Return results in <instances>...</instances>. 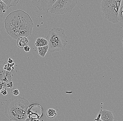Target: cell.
<instances>
[{
  "mask_svg": "<svg viewBox=\"0 0 123 121\" xmlns=\"http://www.w3.org/2000/svg\"><path fill=\"white\" fill-rule=\"evenodd\" d=\"M33 27V22L30 16L22 10L12 11L5 20V30L8 35L15 40L20 37L30 35Z\"/></svg>",
  "mask_w": 123,
  "mask_h": 121,
  "instance_id": "obj_1",
  "label": "cell"
},
{
  "mask_svg": "<svg viewBox=\"0 0 123 121\" xmlns=\"http://www.w3.org/2000/svg\"><path fill=\"white\" fill-rule=\"evenodd\" d=\"M30 106V103L25 98L18 96L12 97L6 103L5 115L10 121H27Z\"/></svg>",
  "mask_w": 123,
  "mask_h": 121,
  "instance_id": "obj_2",
  "label": "cell"
},
{
  "mask_svg": "<svg viewBox=\"0 0 123 121\" xmlns=\"http://www.w3.org/2000/svg\"><path fill=\"white\" fill-rule=\"evenodd\" d=\"M46 39L48 42V51L51 52L63 50L68 43L64 30L61 28H52Z\"/></svg>",
  "mask_w": 123,
  "mask_h": 121,
  "instance_id": "obj_3",
  "label": "cell"
},
{
  "mask_svg": "<svg viewBox=\"0 0 123 121\" xmlns=\"http://www.w3.org/2000/svg\"><path fill=\"white\" fill-rule=\"evenodd\" d=\"M123 0H102L101 4V11L104 17L111 23H119L118 14Z\"/></svg>",
  "mask_w": 123,
  "mask_h": 121,
  "instance_id": "obj_4",
  "label": "cell"
},
{
  "mask_svg": "<svg viewBox=\"0 0 123 121\" xmlns=\"http://www.w3.org/2000/svg\"><path fill=\"white\" fill-rule=\"evenodd\" d=\"M77 3V0H57L49 12L58 15L71 13Z\"/></svg>",
  "mask_w": 123,
  "mask_h": 121,
  "instance_id": "obj_5",
  "label": "cell"
},
{
  "mask_svg": "<svg viewBox=\"0 0 123 121\" xmlns=\"http://www.w3.org/2000/svg\"><path fill=\"white\" fill-rule=\"evenodd\" d=\"M57 0H32L31 3L40 11L48 13L50 8Z\"/></svg>",
  "mask_w": 123,
  "mask_h": 121,
  "instance_id": "obj_6",
  "label": "cell"
},
{
  "mask_svg": "<svg viewBox=\"0 0 123 121\" xmlns=\"http://www.w3.org/2000/svg\"><path fill=\"white\" fill-rule=\"evenodd\" d=\"M5 63L3 61H0V80L3 81L5 78H8L11 80L13 76V70L10 72H8L4 70L3 66Z\"/></svg>",
  "mask_w": 123,
  "mask_h": 121,
  "instance_id": "obj_7",
  "label": "cell"
},
{
  "mask_svg": "<svg viewBox=\"0 0 123 121\" xmlns=\"http://www.w3.org/2000/svg\"><path fill=\"white\" fill-rule=\"evenodd\" d=\"M100 113L101 121H113L115 118L113 113L110 111L104 109L100 111Z\"/></svg>",
  "mask_w": 123,
  "mask_h": 121,
  "instance_id": "obj_8",
  "label": "cell"
},
{
  "mask_svg": "<svg viewBox=\"0 0 123 121\" xmlns=\"http://www.w3.org/2000/svg\"><path fill=\"white\" fill-rule=\"evenodd\" d=\"M29 43V40L26 37H20L17 39V45L20 49H24L25 46H28Z\"/></svg>",
  "mask_w": 123,
  "mask_h": 121,
  "instance_id": "obj_9",
  "label": "cell"
},
{
  "mask_svg": "<svg viewBox=\"0 0 123 121\" xmlns=\"http://www.w3.org/2000/svg\"><path fill=\"white\" fill-rule=\"evenodd\" d=\"M35 45L37 47H41L48 45V42L46 39L42 37H38L36 40Z\"/></svg>",
  "mask_w": 123,
  "mask_h": 121,
  "instance_id": "obj_10",
  "label": "cell"
},
{
  "mask_svg": "<svg viewBox=\"0 0 123 121\" xmlns=\"http://www.w3.org/2000/svg\"><path fill=\"white\" fill-rule=\"evenodd\" d=\"M46 116L50 119H53L57 115V113L53 109H49L47 110L46 113Z\"/></svg>",
  "mask_w": 123,
  "mask_h": 121,
  "instance_id": "obj_11",
  "label": "cell"
},
{
  "mask_svg": "<svg viewBox=\"0 0 123 121\" xmlns=\"http://www.w3.org/2000/svg\"><path fill=\"white\" fill-rule=\"evenodd\" d=\"M48 45L45 46L37 47L38 55L42 57H44L48 51Z\"/></svg>",
  "mask_w": 123,
  "mask_h": 121,
  "instance_id": "obj_12",
  "label": "cell"
},
{
  "mask_svg": "<svg viewBox=\"0 0 123 121\" xmlns=\"http://www.w3.org/2000/svg\"><path fill=\"white\" fill-rule=\"evenodd\" d=\"M8 9L7 6L1 0H0V17H3Z\"/></svg>",
  "mask_w": 123,
  "mask_h": 121,
  "instance_id": "obj_13",
  "label": "cell"
},
{
  "mask_svg": "<svg viewBox=\"0 0 123 121\" xmlns=\"http://www.w3.org/2000/svg\"><path fill=\"white\" fill-rule=\"evenodd\" d=\"M9 8L11 7H15L19 3L20 0H1Z\"/></svg>",
  "mask_w": 123,
  "mask_h": 121,
  "instance_id": "obj_14",
  "label": "cell"
},
{
  "mask_svg": "<svg viewBox=\"0 0 123 121\" xmlns=\"http://www.w3.org/2000/svg\"><path fill=\"white\" fill-rule=\"evenodd\" d=\"M123 0H122L119 8L118 14V19L119 21L121 23L123 22Z\"/></svg>",
  "mask_w": 123,
  "mask_h": 121,
  "instance_id": "obj_15",
  "label": "cell"
},
{
  "mask_svg": "<svg viewBox=\"0 0 123 121\" xmlns=\"http://www.w3.org/2000/svg\"><path fill=\"white\" fill-rule=\"evenodd\" d=\"M15 65V63H5L3 66L4 70H6L8 72H10L13 70L14 69V65Z\"/></svg>",
  "mask_w": 123,
  "mask_h": 121,
  "instance_id": "obj_16",
  "label": "cell"
},
{
  "mask_svg": "<svg viewBox=\"0 0 123 121\" xmlns=\"http://www.w3.org/2000/svg\"><path fill=\"white\" fill-rule=\"evenodd\" d=\"M11 92L12 94H13L14 96L19 95V93H20L19 90L14 88H12L11 89Z\"/></svg>",
  "mask_w": 123,
  "mask_h": 121,
  "instance_id": "obj_17",
  "label": "cell"
},
{
  "mask_svg": "<svg viewBox=\"0 0 123 121\" xmlns=\"http://www.w3.org/2000/svg\"><path fill=\"white\" fill-rule=\"evenodd\" d=\"M7 88H12L13 86V83L12 81L7 82L6 84Z\"/></svg>",
  "mask_w": 123,
  "mask_h": 121,
  "instance_id": "obj_18",
  "label": "cell"
},
{
  "mask_svg": "<svg viewBox=\"0 0 123 121\" xmlns=\"http://www.w3.org/2000/svg\"><path fill=\"white\" fill-rule=\"evenodd\" d=\"M24 50L26 52H29L30 50V47L28 46H26L24 48Z\"/></svg>",
  "mask_w": 123,
  "mask_h": 121,
  "instance_id": "obj_19",
  "label": "cell"
},
{
  "mask_svg": "<svg viewBox=\"0 0 123 121\" xmlns=\"http://www.w3.org/2000/svg\"><path fill=\"white\" fill-rule=\"evenodd\" d=\"M0 93H1L3 95H6L7 94V92L6 89H4Z\"/></svg>",
  "mask_w": 123,
  "mask_h": 121,
  "instance_id": "obj_20",
  "label": "cell"
},
{
  "mask_svg": "<svg viewBox=\"0 0 123 121\" xmlns=\"http://www.w3.org/2000/svg\"><path fill=\"white\" fill-rule=\"evenodd\" d=\"M13 62V60H12L11 58H9L8 59V63H12Z\"/></svg>",
  "mask_w": 123,
  "mask_h": 121,
  "instance_id": "obj_21",
  "label": "cell"
},
{
  "mask_svg": "<svg viewBox=\"0 0 123 121\" xmlns=\"http://www.w3.org/2000/svg\"><path fill=\"white\" fill-rule=\"evenodd\" d=\"M0 92H1V91H0Z\"/></svg>",
  "mask_w": 123,
  "mask_h": 121,
  "instance_id": "obj_22",
  "label": "cell"
}]
</instances>
